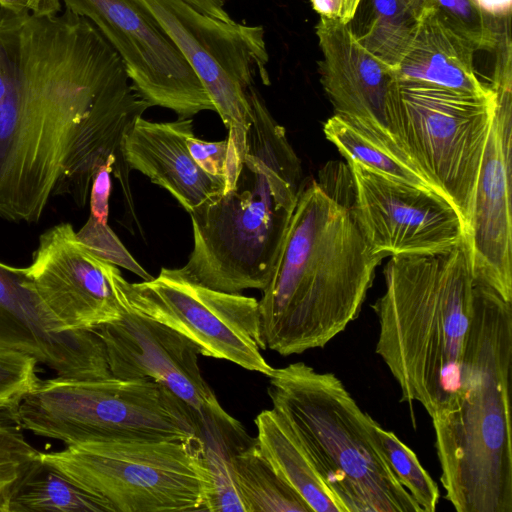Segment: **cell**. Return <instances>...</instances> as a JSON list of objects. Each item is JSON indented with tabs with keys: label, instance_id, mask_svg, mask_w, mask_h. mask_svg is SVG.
<instances>
[{
	"label": "cell",
	"instance_id": "cell-1",
	"mask_svg": "<svg viewBox=\"0 0 512 512\" xmlns=\"http://www.w3.org/2000/svg\"><path fill=\"white\" fill-rule=\"evenodd\" d=\"M124 72L85 17L18 13L17 62L0 103V218L40 221L78 124Z\"/></svg>",
	"mask_w": 512,
	"mask_h": 512
},
{
	"label": "cell",
	"instance_id": "cell-2",
	"mask_svg": "<svg viewBox=\"0 0 512 512\" xmlns=\"http://www.w3.org/2000/svg\"><path fill=\"white\" fill-rule=\"evenodd\" d=\"M350 206L303 182L258 301L264 350L282 356L323 348L360 314L377 266Z\"/></svg>",
	"mask_w": 512,
	"mask_h": 512
},
{
	"label": "cell",
	"instance_id": "cell-3",
	"mask_svg": "<svg viewBox=\"0 0 512 512\" xmlns=\"http://www.w3.org/2000/svg\"><path fill=\"white\" fill-rule=\"evenodd\" d=\"M512 302L479 283L450 404L431 417L445 499L457 512H512Z\"/></svg>",
	"mask_w": 512,
	"mask_h": 512
},
{
	"label": "cell",
	"instance_id": "cell-4",
	"mask_svg": "<svg viewBox=\"0 0 512 512\" xmlns=\"http://www.w3.org/2000/svg\"><path fill=\"white\" fill-rule=\"evenodd\" d=\"M233 187L189 214L193 249L180 271L209 288L240 293L266 286L302 186L301 163L259 91Z\"/></svg>",
	"mask_w": 512,
	"mask_h": 512
},
{
	"label": "cell",
	"instance_id": "cell-5",
	"mask_svg": "<svg viewBox=\"0 0 512 512\" xmlns=\"http://www.w3.org/2000/svg\"><path fill=\"white\" fill-rule=\"evenodd\" d=\"M384 293L372 304L379 334L375 352L401 390L430 417L458 389L476 290L466 240L452 248L392 256Z\"/></svg>",
	"mask_w": 512,
	"mask_h": 512
},
{
	"label": "cell",
	"instance_id": "cell-6",
	"mask_svg": "<svg viewBox=\"0 0 512 512\" xmlns=\"http://www.w3.org/2000/svg\"><path fill=\"white\" fill-rule=\"evenodd\" d=\"M268 378L273 408L301 438L341 512H422L384 454L379 423L334 373L295 362Z\"/></svg>",
	"mask_w": 512,
	"mask_h": 512
},
{
	"label": "cell",
	"instance_id": "cell-7",
	"mask_svg": "<svg viewBox=\"0 0 512 512\" xmlns=\"http://www.w3.org/2000/svg\"><path fill=\"white\" fill-rule=\"evenodd\" d=\"M35 436L74 445L123 440H193L196 413L151 379H40L16 410Z\"/></svg>",
	"mask_w": 512,
	"mask_h": 512
},
{
	"label": "cell",
	"instance_id": "cell-8",
	"mask_svg": "<svg viewBox=\"0 0 512 512\" xmlns=\"http://www.w3.org/2000/svg\"><path fill=\"white\" fill-rule=\"evenodd\" d=\"M494 104V90L490 95H474L397 77L388 88L386 112L391 134L456 208L466 232Z\"/></svg>",
	"mask_w": 512,
	"mask_h": 512
},
{
	"label": "cell",
	"instance_id": "cell-9",
	"mask_svg": "<svg viewBox=\"0 0 512 512\" xmlns=\"http://www.w3.org/2000/svg\"><path fill=\"white\" fill-rule=\"evenodd\" d=\"M39 459L106 502L112 512L204 510L207 478L200 436L85 442L40 452Z\"/></svg>",
	"mask_w": 512,
	"mask_h": 512
},
{
	"label": "cell",
	"instance_id": "cell-10",
	"mask_svg": "<svg viewBox=\"0 0 512 512\" xmlns=\"http://www.w3.org/2000/svg\"><path fill=\"white\" fill-rule=\"evenodd\" d=\"M156 20L198 76L225 127L230 161L241 168L259 77L270 84L264 29L225 22L181 0H135Z\"/></svg>",
	"mask_w": 512,
	"mask_h": 512
},
{
	"label": "cell",
	"instance_id": "cell-11",
	"mask_svg": "<svg viewBox=\"0 0 512 512\" xmlns=\"http://www.w3.org/2000/svg\"><path fill=\"white\" fill-rule=\"evenodd\" d=\"M108 274L122 306L160 322L191 340L200 355L230 361L269 377L259 328L258 301L241 293L218 291L192 281L179 268H161L158 276L128 282L117 266Z\"/></svg>",
	"mask_w": 512,
	"mask_h": 512
},
{
	"label": "cell",
	"instance_id": "cell-12",
	"mask_svg": "<svg viewBox=\"0 0 512 512\" xmlns=\"http://www.w3.org/2000/svg\"><path fill=\"white\" fill-rule=\"evenodd\" d=\"M88 19L120 56L136 93L150 106L190 119L214 106L184 55L135 0H61Z\"/></svg>",
	"mask_w": 512,
	"mask_h": 512
},
{
	"label": "cell",
	"instance_id": "cell-13",
	"mask_svg": "<svg viewBox=\"0 0 512 512\" xmlns=\"http://www.w3.org/2000/svg\"><path fill=\"white\" fill-rule=\"evenodd\" d=\"M347 164L354 191L350 208L375 253L383 257L429 254L465 241L464 222L444 196L353 160Z\"/></svg>",
	"mask_w": 512,
	"mask_h": 512
},
{
	"label": "cell",
	"instance_id": "cell-14",
	"mask_svg": "<svg viewBox=\"0 0 512 512\" xmlns=\"http://www.w3.org/2000/svg\"><path fill=\"white\" fill-rule=\"evenodd\" d=\"M494 111L479 169L466 242L476 280L512 302V69L496 63Z\"/></svg>",
	"mask_w": 512,
	"mask_h": 512
},
{
	"label": "cell",
	"instance_id": "cell-15",
	"mask_svg": "<svg viewBox=\"0 0 512 512\" xmlns=\"http://www.w3.org/2000/svg\"><path fill=\"white\" fill-rule=\"evenodd\" d=\"M109 262L93 254L73 226L61 222L38 240L26 282L60 332L93 330L118 320L124 307L108 274Z\"/></svg>",
	"mask_w": 512,
	"mask_h": 512
},
{
	"label": "cell",
	"instance_id": "cell-16",
	"mask_svg": "<svg viewBox=\"0 0 512 512\" xmlns=\"http://www.w3.org/2000/svg\"><path fill=\"white\" fill-rule=\"evenodd\" d=\"M93 330L104 344L113 377L146 378L162 384L189 406L198 420L222 407L201 374L199 349L177 331L127 309L118 320Z\"/></svg>",
	"mask_w": 512,
	"mask_h": 512
},
{
	"label": "cell",
	"instance_id": "cell-17",
	"mask_svg": "<svg viewBox=\"0 0 512 512\" xmlns=\"http://www.w3.org/2000/svg\"><path fill=\"white\" fill-rule=\"evenodd\" d=\"M0 351L34 358L62 378H112L94 330L60 332L28 287L23 267L0 261Z\"/></svg>",
	"mask_w": 512,
	"mask_h": 512
},
{
	"label": "cell",
	"instance_id": "cell-18",
	"mask_svg": "<svg viewBox=\"0 0 512 512\" xmlns=\"http://www.w3.org/2000/svg\"><path fill=\"white\" fill-rule=\"evenodd\" d=\"M149 107L133 89L127 72L116 78L78 124L53 196H70L78 207H84L96 171L111 164L112 174L122 190L125 210L140 229L129 182L131 169L123 154V143L135 121Z\"/></svg>",
	"mask_w": 512,
	"mask_h": 512
},
{
	"label": "cell",
	"instance_id": "cell-19",
	"mask_svg": "<svg viewBox=\"0 0 512 512\" xmlns=\"http://www.w3.org/2000/svg\"><path fill=\"white\" fill-rule=\"evenodd\" d=\"M315 30L322 52L320 82L334 114L401 149L386 112L391 70L357 41L347 24L320 18Z\"/></svg>",
	"mask_w": 512,
	"mask_h": 512
},
{
	"label": "cell",
	"instance_id": "cell-20",
	"mask_svg": "<svg viewBox=\"0 0 512 512\" xmlns=\"http://www.w3.org/2000/svg\"><path fill=\"white\" fill-rule=\"evenodd\" d=\"M192 135L191 118L153 122L141 116L123 143L129 168L167 190L188 213L225 189L194 161L188 149Z\"/></svg>",
	"mask_w": 512,
	"mask_h": 512
},
{
	"label": "cell",
	"instance_id": "cell-21",
	"mask_svg": "<svg viewBox=\"0 0 512 512\" xmlns=\"http://www.w3.org/2000/svg\"><path fill=\"white\" fill-rule=\"evenodd\" d=\"M473 46L432 9L419 18L414 37L393 77L414 79L474 95H490L474 65Z\"/></svg>",
	"mask_w": 512,
	"mask_h": 512
},
{
	"label": "cell",
	"instance_id": "cell-22",
	"mask_svg": "<svg viewBox=\"0 0 512 512\" xmlns=\"http://www.w3.org/2000/svg\"><path fill=\"white\" fill-rule=\"evenodd\" d=\"M258 448L277 475L314 512H341L311 455L290 422L275 408L254 420Z\"/></svg>",
	"mask_w": 512,
	"mask_h": 512
},
{
	"label": "cell",
	"instance_id": "cell-23",
	"mask_svg": "<svg viewBox=\"0 0 512 512\" xmlns=\"http://www.w3.org/2000/svg\"><path fill=\"white\" fill-rule=\"evenodd\" d=\"M200 454L207 478L204 510L245 512L231 466L232 449L246 431L222 407L199 420Z\"/></svg>",
	"mask_w": 512,
	"mask_h": 512
},
{
	"label": "cell",
	"instance_id": "cell-24",
	"mask_svg": "<svg viewBox=\"0 0 512 512\" xmlns=\"http://www.w3.org/2000/svg\"><path fill=\"white\" fill-rule=\"evenodd\" d=\"M231 466L245 512H312L277 475L261 454L256 438L246 431L232 449Z\"/></svg>",
	"mask_w": 512,
	"mask_h": 512
},
{
	"label": "cell",
	"instance_id": "cell-25",
	"mask_svg": "<svg viewBox=\"0 0 512 512\" xmlns=\"http://www.w3.org/2000/svg\"><path fill=\"white\" fill-rule=\"evenodd\" d=\"M418 21L404 0H361L347 25L357 41L393 74L414 37Z\"/></svg>",
	"mask_w": 512,
	"mask_h": 512
},
{
	"label": "cell",
	"instance_id": "cell-26",
	"mask_svg": "<svg viewBox=\"0 0 512 512\" xmlns=\"http://www.w3.org/2000/svg\"><path fill=\"white\" fill-rule=\"evenodd\" d=\"M323 131L346 161H356L391 179L439 193L401 149L392 147L349 119L334 114L325 122Z\"/></svg>",
	"mask_w": 512,
	"mask_h": 512
},
{
	"label": "cell",
	"instance_id": "cell-27",
	"mask_svg": "<svg viewBox=\"0 0 512 512\" xmlns=\"http://www.w3.org/2000/svg\"><path fill=\"white\" fill-rule=\"evenodd\" d=\"M9 512H112V509L41 462L13 496Z\"/></svg>",
	"mask_w": 512,
	"mask_h": 512
},
{
	"label": "cell",
	"instance_id": "cell-28",
	"mask_svg": "<svg viewBox=\"0 0 512 512\" xmlns=\"http://www.w3.org/2000/svg\"><path fill=\"white\" fill-rule=\"evenodd\" d=\"M429 9L476 51H495L510 24L501 25L474 0H430Z\"/></svg>",
	"mask_w": 512,
	"mask_h": 512
},
{
	"label": "cell",
	"instance_id": "cell-29",
	"mask_svg": "<svg viewBox=\"0 0 512 512\" xmlns=\"http://www.w3.org/2000/svg\"><path fill=\"white\" fill-rule=\"evenodd\" d=\"M22 430L17 422H0V512H9L13 496L41 463V451Z\"/></svg>",
	"mask_w": 512,
	"mask_h": 512
},
{
	"label": "cell",
	"instance_id": "cell-30",
	"mask_svg": "<svg viewBox=\"0 0 512 512\" xmlns=\"http://www.w3.org/2000/svg\"><path fill=\"white\" fill-rule=\"evenodd\" d=\"M384 454L403 487L422 509L434 512L440 499L437 483L424 469L416 454L392 431L377 425Z\"/></svg>",
	"mask_w": 512,
	"mask_h": 512
},
{
	"label": "cell",
	"instance_id": "cell-31",
	"mask_svg": "<svg viewBox=\"0 0 512 512\" xmlns=\"http://www.w3.org/2000/svg\"><path fill=\"white\" fill-rule=\"evenodd\" d=\"M76 233L79 240L97 257L127 269L143 281L153 278L130 254L108 223H101L89 215L86 223Z\"/></svg>",
	"mask_w": 512,
	"mask_h": 512
},
{
	"label": "cell",
	"instance_id": "cell-32",
	"mask_svg": "<svg viewBox=\"0 0 512 512\" xmlns=\"http://www.w3.org/2000/svg\"><path fill=\"white\" fill-rule=\"evenodd\" d=\"M37 365L28 355L0 351V407L16 412L22 398L40 380Z\"/></svg>",
	"mask_w": 512,
	"mask_h": 512
},
{
	"label": "cell",
	"instance_id": "cell-33",
	"mask_svg": "<svg viewBox=\"0 0 512 512\" xmlns=\"http://www.w3.org/2000/svg\"><path fill=\"white\" fill-rule=\"evenodd\" d=\"M188 149L198 166L209 176L224 184V191L231 189L236 181L231 163L227 139L208 142L192 135L188 139Z\"/></svg>",
	"mask_w": 512,
	"mask_h": 512
},
{
	"label": "cell",
	"instance_id": "cell-34",
	"mask_svg": "<svg viewBox=\"0 0 512 512\" xmlns=\"http://www.w3.org/2000/svg\"><path fill=\"white\" fill-rule=\"evenodd\" d=\"M112 171L111 164L101 166L93 176L89 193L90 216L104 224L108 223Z\"/></svg>",
	"mask_w": 512,
	"mask_h": 512
},
{
	"label": "cell",
	"instance_id": "cell-35",
	"mask_svg": "<svg viewBox=\"0 0 512 512\" xmlns=\"http://www.w3.org/2000/svg\"><path fill=\"white\" fill-rule=\"evenodd\" d=\"M312 8L325 18L348 24L353 18L361 0H309Z\"/></svg>",
	"mask_w": 512,
	"mask_h": 512
},
{
	"label": "cell",
	"instance_id": "cell-36",
	"mask_svg": "<svg viewBox=\"0 0 512 512\" xmlns=\"http://www.w3.org/2000/svg\"><path fill=\"white\" fill-rule=\"evenodd\" d=\"M0 8L15 13L55 15L61 12V0H0Z\"/></svg>",
	"mask_w": 512,
	"mask_h": 512
},
{
	"label": "cell",
	"instance_id": "cell-37",
	"mask_svg": "<svg viewBox=\"0 0 512 512\" xmlns=\"http://www.w3.org/2000/svg\"><path fill=\"white\" fill-rule=\"evenodd\" d=\"M478 6L501 25L510 24L512 0H474Z\"/></svg>",
	"mask_w": 512,
	"mask_h": 512
},
{
	"label": "cell",
	"instance_id": "cell-38",
	"mask_svg": "<svg viewBox=\"0 0 512 512\" xmlns=\"http://www.w3.org/2000/svg\"><path fill=\"white\" fill-rule=\"evenodd\" d=\"M196 10L208 16L220 19L225 22H231L233 19L225 10V5L229 0H181Z\"/></svg>",
	"mask_w": 512,
	"mask_h": 512
},
{
	"label": "cell",
	"instance_id": "cell-39",
	"mask_svg": "<svg viewBox=\"0 0 512 512\" xmlns=\"http://www.w3.org/2000/svg\"><path fill=\"white\" fill-rule=\"evenodd\" d=\"M412 9L415 15L420 18L421 15L429 9L430 0H404Z\"/></svg>",
	"mask_w": 512,
	"mask_h": 512
},
{
	"label": "cell",
	"instance_id": "cell-40",
	"mask_svg": "<svg viewBox=\"0 0 512 512\" xmlns=\"http://www.w3.org/2000/svg\"><path fill=\"white\" fill-rule=\"evenodd\" d=\"M16 412L8 409L0 407V422H16Z\"/></svg>",
	"mask_w": 512,
	"mask_h": 512
}]
</instances>
